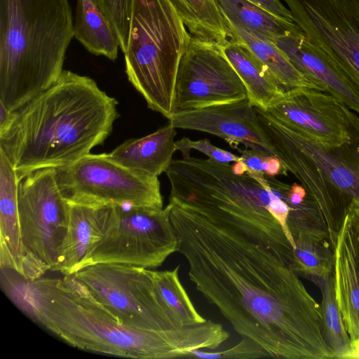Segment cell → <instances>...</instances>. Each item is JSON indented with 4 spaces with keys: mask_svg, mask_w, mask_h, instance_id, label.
<instances>
[{
    "mask_svg": "<svg viewBox=\"0 0 359 359\" xmlns=\"http://www.w3.org/2000/svg\"><path fill=\"white\" fill-rule=\"evenodd\" d=\"M196 290L269 358L334 359L320 305L292 270L294 247L262 198L168 203Z\"/></svg>",
    "mask_w": 359,
    "mask_h": 359,
    "instance_id": "6da1fadb",
    "label": "cell"
},
{
    "mask_svg": "<svg viewBox=\"0 0 359 359\" xmlns=\"http://www.w3.org/2000/svg\"><path fill=\"white\" fill-rule=\"evenodd\" d=\"M1 273L9 299L34 322L77 348L136 359L187 358L194 350L223 344L220 323H205L162 331L123 325L70 276L34 280Z\"/></svg>",
    "mask_w": 359,
    "mask_h": 359,
    "instance_id": "7a4b0ae2",
    "label": "cell"
},
{
    "mask_svg": "<svg viewBox=\"0 0 359 359\" xmlns=\"http://www.w3.org/2000/svg\"><path fill=\"white\" fill-rule=\"evenodd\" d=\"M117 100L91 78L64 70L49 88L12 111L0 149L21 181L37 170L67 165L109 136Z\"/></svg>",
    "mask_w": 359,
    "mask_h": 359,
    "instance_id": "3957f363",
    "label": "cell"
},
{
    "mask_svg": "<svg viewBox=\"0 0 359 359\" xmlns=\"http://www.w3.org/2000/svg\"><path fill=\"white\" fill-rule=\"evenodd\" d=\"M73 36L68 0H0V103L15 111L53 85Z\"/></svg>",
    "mask_w": 359,
    "mask_h": 359,
    "instance_id": "277c9868",
    "label": "cell"
},
{
    "mask_svg": "<svg viewBox=\"0 0 359 359\" xmlns=\"http://www.w3.org/2000/svg\"><path fill=\"white\" fill-rule=\"evenodd\" d=\"M187 30L170 0H133L126 73L147 107L168 120L179 65L191 37Z\"/></svg>",
    "mask_w": 359,
    "mask_h": 359,
    "instance_id": "5b68a950",
    "label": "cell"
},
{
    "mask_svg": "<svg viewBox=\"0 0 359 359\" xmlns=\"http://www.w3.org/2000/svg\"><path fill=\"white\" fill-rule=\"evenodd\" d=\"M257 112L277 156L315 199L337 191L359 203V123L348 142L325 148L267 111Z\"/></svg>",
    "mask_w": 359,
    "mask_h": 359,
    "instance_id": "8992f818",
    "label": "cell"
},
{
    "mask_svg": "<svg viewBox=\"0 0 359 359\" xmlns=\"http://www.w3.org/2000/svg\"><path fill=\"white\" fill-rule=\"evenodd\" d=\"M18 216L26 255L22 278L34 280L57 264L66 236L69 203L57 184L55 168L37 170L19 183Z\"/></svg>",
    "mask_w": 359,
    "mask_h": 359,
    "instance_id": "52a82bcc",
    "label": "cell"
},
{
    "mask_svg": "<svg viewBox=\"0 0 359 359\" xmlns=\"http://www.w3.org/2000/svg\"><path fill=\"white\" fill-rule=\"evenodd\" d=\"M123 325L162 331L179 328L154 287L150 269L118 263H97L72 275Z\"/></svg>",
    "mask_w": 359,
    "mask_h": 359,
    "instance_id": "ba28073f",
    "label": "cell"
},
{
    "mask_svg": "<svg viewBox=\"0 0 359 359\" xmlns=\"http://www.w3.org/2000/svg\"><path fill=\"white\" fill-rule=\"evenodd\" d=\"M55 170L60 189L70 202L163 208L158 177L122 166L106 153H90Z\"/></svg>",
    "mask_w": 359,
    "mask_h": 359,
    "instance_id": "9c48e42d",
    "label": "cell"
},
{
    "mask_svg": "<svg viewBox=\"0 0 359 359\" xmlns=\"http://www.w3.org/2000/svg\"><path fill=\"white\" fill-rule=\"evenodd\" d=\"M116 220L83 268L97 263L156 268L178 252L168 204L165 208L116 205Z\"/></svg>",
    "mask_w": 359,
    "mask_h": 359,
    "instance_id": "30bf717a",
    "label": "cell"
},
{
    "mask_svg": "<svg viewBox=\"0 0 359 359\" xmlns=\"http://www.w3.org/2000/svg\"><path fill=\"white\" fill-rule=\"evenodd\" d=\"M245 98V87L222 47L191 36L178 68L174 113Z\"/></svg>",
    "mask_w": 359,
    "mask_h": 359,
    "instance_id": "8fae6325",
    "label": "cell"
},
{
    "mask_svg": "<svg viewBox=\"0 0 359 359\" xmlns=\"http://www.w3.org/2000/svg\"><path fill=\"white\" fill-rule=\"evenodd\" d=\"M305 36L359 89V0H283Z\"/></svg>",
    "mask_w": 359,
    "mask_h": 359,
    "instance_id": "7c38bea8",
    "label": "cell"
},
{
    "mask_svg": "<svg viewBox=\"0 0 359 359\" xmlns=\"http://www.w3.org/2000/svg\"><path fill=\"white\" fill-rule=\"evenodd\" d=\"M266 111L325 148L348 142L359 123L357 114L341 100L307 87L285 91Z\"/></svg>",
    "mask_w": 359,
    "mask_h": 359,
    "instance_id": "4fadbf2b",
    "label": "cell"
},
{
    "mask_svg": "<svg viewBox=\"0 0 359 359\" xmlns=\"http://www.w3.org/2000/svg\"><path fill=\"white\" fill-rule=\"evenodd\" d=\"M176 128L194 130L216 135L232 148L261 149L276 156V151L248 97L237 102L200 109L175 111L169 119Z\"/></svg>",
    "mask_w": 359,
    "mask_h": 359,
    "instance_id": "5bb4252c",
    "label": "cell"
},
{
    "mask_svg": "<svg viewBox=\"0 0 359 359\" xmlns=\"http://www.w3.org/2000/svg\"><path fill=\"white\" fill-rule=\"evenodd\" d=\"M275 43L293 65L320 90L331 94L359 115V89L303 32L278 36Z\"/></svg>",
    "mask_w": 359,
    "mask_h": 359,
    "instance_id": "9a60e30c",
    "label": "cell"
},
{
    "mask_svg": "<svg viewBox=\"0 0 359 359\" xmlns=\"http://www.w3.org/2000/svg\"><path fill=\"white\" fill-rule=\"evenodd\" d=\"M69 203L68 225L53 271L70 276L81 269L117 216L116 205Z\"/></svg>",
    "mask_w": 359,
    "mask_h": 359,
    "instance_id": "2e32d148",
    "label": "cell"
},
{
    "mask_svg": "<svg viewBox=\"0 0 359 359\" xmlns=\"http://www.w3.org/2000/svg\"><path fill=\"white\" fill-rule=\"evenodd\" d=\"M333 273L337 302L354 346L359 341V259L347 215L334 247Z\"/></svg>",
    "mask_w": 359,
    "mask_h": 359,
    "instance_id": "e0dca14e",
    "label": "cell"
},
{
    "mask_svg": "<svg viewBox=\"0 0 359 359\" xmlns=\"http://www.w3.org/2000/svg\"><path fill=\"white\" fill-rule=\"evenodd\" d=\"M20 180L11 163L0 149V266L25 274L26 255L22 243L18 216Z\"/></svg>",
    "mask_w": 359,
    "mask_h": 359,
    "instance_id": "ac0fdd59",
    "label": "cell"
},
{
    "mask_svg": "<svg viewBox=\"0 0 359 359\" xmlns=\"http://www.w3.org/2000/svg\"><path fill=\"white\" fill-rule=\"evenodd\" d=\"M176 135V128L169 122L148 135L128 140L106 154L122 166L158 177L172 161Z\"/></svg>",
    "mask_w": 359,
    "mask_h": 359,
    "instance_id": "d6986e66",
    "label": "cell"
},
{
    "mask_svg": "<svg viewBox=\"0 0 359 359\" xmlns=\"http://www.w3.org/2000/svg\"><path fill=\"white\" fill-rule=\"evenodd\" d=\"M222 48L243 81L252 106L266 111L283 95L284 89L245 44L231 39Z\"/></svg>",
    "mask_w": 359,
    "mask_h": 359,
    "instance_id": "ffe728a7",
    "label": "cell"
},
{
    "mask_svg": "<svg viewBox=\"0 0 359 359\" xmlns=\"http://www.w3.org/2000/svg\"><path fill=\"white\" fill-rule=\"evenodd\" d=\"M224 21L231 39L245 44L285 91L302 87L320 90L293 65L275 42L259 37L228 20Z\"/></svg>",
    "mask_w": 359,
    "mask_h": 359,
    "instance_id": "44dd1931",
    "label": "cell"
},
{
    "mask_svg": "<svg viewBox=\"0 0 359 359\" xmlns=\"http://www.w3.org/2000/svg\"><path fill=\"white\" fill-rule=\"evenodd\" d=\"M74 27V37L88 51L116 59L120 48L117 32L93 0H76Z\"/></svg>",
    "mask_w": 359,
    "mask_h": 359,
    "instance_id": "7402d4cb",
    "label": "cell"
},
{
    "mask_svg": "<svg viewBox=\"0 0 359 359\" xmlns=\"http://www.w3.org/2000/svg\"><path fill=\"white\" fill-rule=\"evenodd\" d=\"M215 2L224 20L273 42L285 34L302 32L295 22L280 18L247 0H215Z\"/></svg>",
    "mask_w": 359,
    "mask_h": 359,
    "instance_id": "603a6c76",
    "label": "cell"
},
{
    "mask_svg": "<svg viewBox=\"0 0 359 359\" xmlns=\"http://www.w3.org/2000/svg\"><path fill=\"white\" fill-rule=\"evenodd\" d=\"M170 1L193 37L221 47L231 40L215 0Z\"/></svg>",
    "mask_w": 359,
    "mask_h": 359,
    "instance_id": "cb8c5ba5",
    "label": "cell"
},
{
    "mask_svg": "<svg viewBox=\"0 0 359 359\" xmlns=\"http://www.w3.org/2000/svg\"><path fill=\"white\" fill-rule=\"evenodd\" d=\"M320 290L323 337L335 358H353L354 348L337 302L334 273L310 280Z\"/></svg>",
    "mask_w": 359,
    "mask_h": 359,
    "instance_id": "d4e9b609",
    "label": "cell"
},
{
    "mask_svg": "<svg viewBox=\"0 0 359 359\" xmlns=\"http://www.w3.org/2000/svg\"><path fill=\"white\" fill-rule=\"evenodd\" d=\"M177 266L172 270H150L156 290L179 327L205 323L179 278Z\"/></svg>",
    "mask_w": 359,
    "mask_h": 359,
    "instance_id": "484cf974",
    "label": "cell"
},
{
    "mask_svg": "<svg viewBox=\"0 0 359 359\" xmlns=\"http://www.w3.org/2000/svg\"><path fill=\"white\" fill-rule=\"evenodd\" d=\"M293 271L310 280L334 272V248L330 238L298 235L293 238Z\"/></svg>",
    "mask_w": 359,
    "mask_h": 359,
    "instance_id": "4316f807",
    "label": "cell"
},
{
    "mask_svg": "<svg viewBox=\"0 0 359 359\" xmlns=\"http://www.w3.org/2000/svg\"><path fill=\"white\" fill-rule=\"evenodd\" d=\"M114 25L119 39L120 48H127L133 0H93Z\"/></svg>",
    "mask_w": 359,
    "mask_h": 359,
    "instance_id": "83f0119b",
    "label": "cell"
},
{
    "mask_svg": "<svg viewBox=\"0 0 359 359\" xmlns=\"http://www.w3.org/2000/svg\"><path fill=\"white\" fill-rule=\"evenodd\" d=\"M269 355L260 346L247 339H242L231 348L217 352L199 350L191 351L187 358H269Z\"/></svg>",
    "mask_w": 359,
    "mask_h": 359,
    "instance_id": "f1b7e54d",
    "label": "cell"
},
{
    "mask_svg": "<svg viewBox=\"0 0 359 359\" xmlns=\"http://www.w3.org/2000/svg\"><path fill=\"white\" fill-rule=\"evenodd\" d=\"M175 147L177 150L181 151L182 157L190 155L191 149H195L205 154L209 158L221 163H229L241 160L240 156L214 146L207 139L191 140L188 137H183L175 142Z\"/></svg>",
    "mask_w": 359,
    "mask_h": 359,
    "instance_id": "f546056e",
    "label": "cell"
},
{
    "mask_svg": "<svg viewBox=\"0 0 359 359\" xmlns=\"http://www.w3.org/2000/svg\"><path fill=\"white\" fill-rule=\"evenodd\" d=\"M241 161L248 167L247 172L251 174H264L266 175L272 155L261 149H239Z\"/></svg>",
    "mask_w": 359,
    "mask_h": 359,
    "instance_id": "4dcf8cb0",
    "label": "cell"
},
{
    "mask_svg": "<svg viewBox=\"0 0 359 359\" xmlns=\"http://www.w3.org/2000/svg\"><path fill=\"white\" fill-rule=\"evenodd\" d=\"M250 1L274 15L289 22H294L292 15L288 8L285 7L280 0H247Z\"/></svg>",
    "mask_w": 359,
    "mask_h": 359,
    "instance_id": "1f68e13d",
    "label": "cell"
},
{
    "mask_svg": "<svg viewBox=\"0 0 359 359\" xmlns=\"http://www.w3.org/2000/svg\"><path fill=\"white\" fill-rule=\"evenodd\" d=\"M346 215L351 223L355 248L359 259V203L357 201H352Z\"/></svg>",
    "mask_w": 359,
    "mask_h": 359,
    "instance_id": "d6a6232c",
    "label": "cell"
},
{
    "mask_svg": "<svg viewBox=\"0 0 359 359\" xmlns=\"http://www.w3.org/2000/svg\"><path fill=\"white\" fill-rule=\"evenodd\" d=\"M231 169L236 175H243L248 171V167L241 160L234 162V163L231 165Z\"/></svg>",
    "mask_w": 359,
    "mask_h": 359,
    "instance_id": "836d02e7",
    "label": "cell"
},
{
    "mask_svg": "<svg viewBox=\"0 0 359 359\" xmlns=\"http://www.w3.org/2000/svg\"><path fill=\"white\" fill-rule=\"evenodd\" d=\"M353 358H359V341L356 343L354 346Z\"/></svg>",
    "mask_w": 359,
    "mask_h": 359,
    "instance_id": "e575fe53",
    "label": "cell"
}]
</instances>
